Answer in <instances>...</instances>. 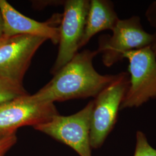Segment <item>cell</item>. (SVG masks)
I'll return each instance as SVG.
<instances>
[{
    "label": "cell",
    "mask_w": 156,
    "mask_h": 156,
    "mask_svg": "<svg viewBox=\"0 0 156 156\" xmlns=\"http://www.w3.org/2000/svg\"><path fill=\"white\" fill-rule=\"evenodd\" d=\"M97 50H84L60 69L45 86L33 95L32 100L39 103H53L73 99L95 98L117 79L116 75H101L93 66Z\"/></svg>",
    "instance_id": "cell-1"
},
{
    "label": "cell",
    "mask_w": 156,
    "mask_h": 156,
    "mask_svg": "<svg viewBox=\"0 0 156 156\" xmlns=\"http://www.w3.org/2000/svg\"><path fill=\"white\" fill-rule=\"evenodd\" d=\"M128 60L129 86L120 109L137 108L156 98V57L147 46L124 55Z\"/></svg>",
    "instance_id": "cell-2"
},
{
    "label": "cell",
    "mask_w": 156,
    "mask_h": 156,
    "mask_svg": "<svg viewBox=\"0 0 156 156\" xmlns=\"http://www.w3.org/2000/svg\"><path fill=\"white\" fill-rule=\"evenodd\" d=\"M129 79L128 73H119L117 79L95 98L90 131L92 149L101 147L114 127L128 90Z\"/></svg>",
    "instance_id": "cell-3"
},
{
    "label": "cell",
    "mask_w": 156,
    "mask_h": 156,
    "mask_svg": "<svg viewBox=\"0 0 156 156\" xmlns=\"http://www.w3.org/2000/svg\"><path fill=\"white\" fill-rule=\"evenodd\" d=\"M111 35L100 37L98 53L106 67H111L124 59V55L130 51L151 46L154 36L146 32L138 16L118 20Z\"/></svg>",
    "instance_id": "cell-4"
},
{
    "label": "cell",
    "mask_w": 156,
    "mask_h": 156,
    "mask_svg": "<svg viewBox=\"0 0 156 156\" xmlns=\"http://www.w3.org/2000/svg\"><path fill=\"white\" fill-rule=\"evenodd\" d=\"M93 106L94 100L91 101L73 115L64 116L58 114L34 128L68 145L79 156H92L90 131Z\"/></svg>",
    "instance_id": "cell-5"
},
{
    "label": "cell",
    "mask_w": 156,
    "mask_h": 156,
    "mask_svg": "<svg viewBox=\"0 0 156 156\" xmlns=\"http://www.w3.org/2000/svg\"><path fill=\"white\" fill-rule=\"evenodd\" d=\"M53 103H39L30 95L16 98L0 105V139L13 134L19 128L35 127L58 115Z\"/></svg>",
    "instance_id": "cell-6"
},
{
    "label": "cell",
    "mask_w": 156,
    "mask_h": 156,
    "mask_svg": "<svg viewBox=\"0 0 156 156\" xmlns=\"http://www.w3.org/2000/svg\"><path fill=\"white\" fill-rule=\"evenodd\" d=\"M88 0H68L60 26L59 47L51 73L56 74L78 53L89 8Z\"/></svg>",
    "instance_id": "cell-7"
},
{
    "label": "cell",
    "mask_w": 156,
    "mask_h": 156,
    "mask_svg": "<svg viewBox=\"0 0 156 156\" xmlns=\"http://www.w3.org/2000/svg\"><path fill=\"white\" fill-rule=\"evenodd\" d=\"M46 40L31 35L8 38L0 46V76L23 85V78L33 56Z\"/></svg>",
    "instance_id": "cell-8"
},
{
    "label": "cell",
    "mask_w": 156,
    "mask_h": 156,
    "mask_svg": "<svg viewBox=\"0 0 156 156\" xmlns=\"http://www.w3.org/2000/svg\"><path fill=\"white\" fill-rule=\"evenodd\" d=\"M0 12L3 19L4 37L31 35L50 39L58 44L62 15L55 14L45 22H39L23 15L5 0H0Z\"/></svg>",
    "instance_id": "cell-9"
},
{
    "label": "cell",
    "mask_w": 156,
    "mask_h": 156,
    "mask_svg": "<svg viewBox=\"0 0 156 156\" xmlns=\"http://www.w3.org/2000/svg\"><path fill=\"white\" fill-rule=\"evenodd\" d=\"M119 18L112 2L107 0L90 1L83 34L79 49L86 45L97 34L115 28Z\"/></svg>",
    "instance_id": "cell-10"
},
{
    "label": "cell",
    "mask_w": 156,
    "mask_h": 156,
    "mask_svg": "<svg viewBox=\"0 0 156 156\" xmlns=\"http://www.w3.org/2000/svg\"><path fill=\"white\" fill-rule=\"evenodd\" d=\"M28 94L22 84L15 83L0 76V105Z\"/></svg>",
    "instance_id": "cell-11"
},
{
    "label": "cell",
    "mask_w": 156,
    "mask_h": 156,
    "mask_svg": "<svg viewBox=\"0 0 156 156\" xmlns=\"http://www.w3.org/2000/svg\"><path fill=\"white\" fill-rule=\"evenodd\" d=\"M135 146L134 156H156V149L149 144L142 131L136 132Z\"/></svg>",
    "instance_id": "cell-12"
},
{
    "label": "cell",
    "mask_w": 156,
    "mask_h": 156,
    "mask_svg": "<svg viewBox=\"0 0 156 156\" xmlns=\"http://www.w3.org/2000/svg\"><path fill=\"white\" fill-rule=\"evenodd\" d=\"M145 16L151 26L155 29V33L153 34L154 40L151 48L156 57V1H153L149 6L145 13Z\"/></svg>",
    "instance_id": "cell-13"
},
{
    "label": "cell",
    "mask_w": 156,
    "mask_h": 156,
    "mask_svg": "<svg viewBox=\"0 0 156 156\" xmlns=\"http://www.w3.org/2000/svg\"><path fill=\"white\" fill-rule=\"evenodd\" d=\"M16 134L0 139V156H4L8 150L16 142Z\"/></svg>",
    "instance_id": "cell-14"
},
{
    "label": "cell",
    "mask_w": 156,
    "mask_h": 156,
    "mask_svg": "<svg viewBox=\"0 0 156 156\" xmlns=\"http://www.w3.org/2000/svg\"><path fill=\"white\" fill-rule=\"evenodd\" d=\"M4 37V24H3V19L0 12V38H3Z\"/></svg>",
    "instance_id": "cell-15"
},
{
    "label": "cell",
    "mask_w": 156,
    "mask_h": 156,
    "mask_svg": "<svg viewBox=\"0 0 156 156\" xmlns=\"http://www.w3.org/2000/svg\"><path fill=\"white\" fill-rule=\"evenodd\" d=\"M8 38H6V37H3V38H0V46L1 45H2L6 41V40Z\"/></svg>",
    "instance_id": "cell-16"
}]
</instances>
